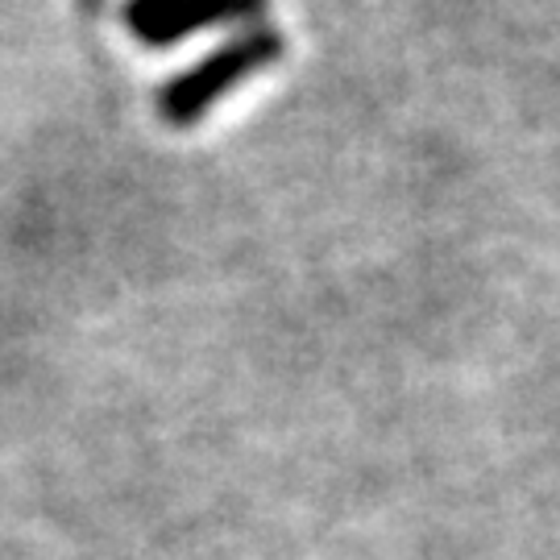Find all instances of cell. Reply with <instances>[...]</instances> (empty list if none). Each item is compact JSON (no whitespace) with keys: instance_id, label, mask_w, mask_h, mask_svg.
Wrapping results in <instances>:
<instances>
[{"instance_id":"obj_1","label":"cell","mask_w":560,"mask_h":560,"mask_svg":"<svg viewBox=\"0 0 560 560\" xmlns=\"http://www.w3.org/2000/svg\"><path fill=\"white\" fill-rule=\"evenodd\" d=\"M282 50H287V42L270 25L245 30V34L229 38L224 46H217L208 59H200L191 71H183L179 80H171L162 88L159 108L162 117H166V125L187 129V125H196L200 117H208L221 96H229L245 80H254L270 62H279Z\"/></svg>"},{"instance_id":"obj_2","label":"cell","mask_w":560,"mask_h":560,"mask_svg":"<svg viewBox=\"0 0 560 560\" xmlns=\"http://www.w3.org/2000/svg\"><path fill=\"white\" fill-rule=\"evenodd\" d=\"M266 18V0H129L125 21L141 42L171 46L196 30L245 25Z\"/></svg>"}]
</instances>
